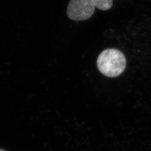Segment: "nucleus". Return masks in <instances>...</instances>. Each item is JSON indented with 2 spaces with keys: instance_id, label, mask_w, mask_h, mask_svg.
I'll return each instance as SVG.
<instances>
[{
  "instance_id": "nucleus-2",
  "label": "nucleus",
  "mask_w": 151,
  "mask_h": 151,
  "mask_svg": "<svg viewBox=\"0 0 151 151\" xmlns=\"http://www.w3.org/2000/svg\"><path fill=\"white\" fill-rule=\"evenodd\" d=\"M95 7L93 0H70L67 14L72 20L84 21L92 17Z\"/></svg>"
},
{
  "instance_id": "nucleus-3",
  "label": "nucleus",
  "mask_w": 151,
  "mask_h": 151,
  "mask_svg": "<svg viewBox=\"0 0 151 151\" xmlns=\"http://www.w3.org/2000/svg\"><path fill=\"white\" fill-rule=\"evenodd\" d=\"M95 7L99 10L106 11L113 6V0H93Z\"/></svg>"
},
{
  "instance_id": "nucleus-1",
  "label": "nucleus",
  "mask_w": 151,
  "mask_h": 151,
  "mask_svg": "<svg viewBox=\"0 0 151 151\" xmlns=\"http://www.w3.org/2000/svg\"><path fill=\"white\" fill-rule=\"evenodd\" d=\"M97 67L104 76L116 77L124 72L127 60L124 54L116 49H106L99 54L97 59Z\"/></svg>"
},
{
  "instance_id": "nucleus-4",
  "label": "nucleus",
  "mask_w": 151,
  "mask_h": 151,
  "mask_svg": "<svg viewBox=\"0 0 151 151\" xmlns=\"http://www.w3.org/2000/svg\"><path fill=\"white\" fill-rule=\"evenodd\" d=\"M0 151H4V150H1V149H0Z\"/></svg>"
}]
</instances>
